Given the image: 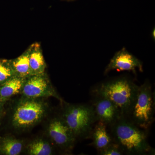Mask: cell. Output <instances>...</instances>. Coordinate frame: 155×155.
<instances>
[{
    "mask_svg": "<svg viewBox=\"0 0 155 155\" xmlns=\"http://www.w3.org/2000/svg\"><path fill=\"white\" fill-rule=\"evenodd\" d=\"M1 116H2V115H0V121H1Z\"/></svg>",
    "mask_w": 155,
    "mask_h": 155,
    "instance_id": "d6986e66",
    "label": "cell"
},
{
    "mask_svg": "<svg viewBox=\"0 0 155 155\" xmlns=\"http://www.w3.org/2000/svg\"><path fill=\"white\" fill-rule=\"evenodd\" d=\"M47 110L45 103L38 99L24 98L14 110L12 124L18 128H28L38 123Z\"/></svg>",
    "mask_w": 155,
    "mask_h": 155,
    "instance_id": "5b68a950",
    "label": "cell"
},
{
    "mask_svg": "<svg viewBox=\"0 0 155 155\" xmlns=\"http://www.w3.org/2000/svg\"><path fill=\"white\" fill-rule=\"evenodd\" d=\"M22 140L11 137L0 139V154L5 155L20 154L23 149Z\"/></svg>",
    "mask_w": 155,
    "mask_h": 155,
    "instance_id": "5bb4252c",
    "label": "cell"
},
{
    "mask_svg": "<svg viewBox=\"0 0 155 155\" xmlns=\"http://www.w3.org/2000/svg\"><path fill=\"white\" fill-rule=\"evenodd\" d=\"M28 154L31 155H51L53 154L51 146L43 139L34 140L27 146Z\"/></svg>",
    "mask_w": 155,
    "mask_h": 155,
    "instance_id": "9a60e30c",
    "label": "cell"
},
{
    "mask_svg": "<svg viewBox=\"0 0 155 155\" xmlns=\"http://www.w3.org/2000/svg\"><path fill=\"white\" fill-rule=\"evenodd\" d=\"M137 69L140 72L143 71L141 61L129 53L125 48H123L117 52L111 59L105 69L104 74L107 75L114 70L135 72Z\"/></svg>",
    "mask_w": 155,
    "mask_h": 155,
    "instance_id": "9c48e42d",
    "label": "cell"
},
{
    "mask_svg": "<svg viewBox=\"0 0 155 155\" xmlns=\"http://www.w3.org/2000/svg\"><path fill=\"white\" fill-rule=\"evenodd\" d=\"M48 133L53 142L64 150H70L77 139L61 117L53 119L48 127Z\"/></svg>",
    "mask_w": 155,
    "mask_h": 155,
    "instance_id": "52a82bcc",
    "label": "cell"
},
{
    "mask_svg": "<svg viewBox=\"0 0 155 155\" xmlns=\"http://www.w3.org/2000/svg\"><path fill=\"white\" fill-rule=\"evenodd\" d=\"M69 1H71V0H69Z\"/></svg>",
    "mask_w": 155,
    "mask_h": 155,
    "instance_id": "ffe728a7",
    "label": "cell"
},
{
    "mask_svg": "<svg viewBox=\"0 0 155 155\" xmlns=\"http://www.w3.org/2000/svg\"><path fill=\"white\" fill-rule=\"evenodd\" d=\"M108 128L113 141L124 154H154L155 150L148 141V130L138 127L126 116H122Z\"/></svg>",
    "mask_w": 155,
    "mask_h": 155,
    "instance_id": "6da1fadb",
    "label": "cell"
},
{
    "mask_svg": "<svg viewBox=\"0 0 155 155\" xmlns=\"http://www.w3.org/2000/svg\"><path fill=\"white\" fill-rule=\"evenodd\" d=\"M29 48L22 55L13 60H10L11 66L16 76L26 78L31 76L29 62Z\"/></svg>",
    "mask_w": 155,
    "mask_h": 155,
    "instance_id": "4fadbf2b",
    "label": "cell"
},
{
    "mask_svg": "<svg viewBox=\"0 0 155 155\" xmlns=\"http://www.w3.org/2000/svg\"><path fill=\"white\" fill-rule=\"evenodd\" d=\"M16 76L10 61L0 60V84Z\"/></svg>",
    "mask_w": 155,
    "mask_h": 155,
    "instance_id": "2e32d148",
    "label": "cell"
},
{
    "mask_svg": "<svg viewBox=\"0 0 155 155\" xmlns=\"http://www.w3.org/2000/svg\"><path fill=\"white\" fill-rule=\"evenodd\" d=\"M139 86L128 77L122 76L103 81L91 88L92 95L105 97L120 108L126 116L133 106Z\"/></svg>",
    "mask_w": 155,
    "mask_h": 155,
    "instance_id": "7a4b0ae2",
    "label": "cell"
},
{
    "mask_svg": "<svg viewBox=\"0 0 155 155\" xmlns=\"http://www.w3.org/2000/svg\"><path fill=\"white\" fill-rule=\"evenodd\" d=\"M29 62L32 75L45 74L46 64L40 45L38 43L33 44L29 47Z\"/></svg>",
    "mask_w": 155,
    "mask_h": 155,
    "instance_id": "8fae6325",
    "label": "cell"
},
{
    "mask_svg": "<svg viewBox=\"0 0 155 155\" xmlns=\"http://www.w3.org/2000/svg\"><path fill=\"white\" fill-rule=\"evenodd\" d=\"M101 155H124L122 150L116 143L113 142L105 148L98 152Z\"/></svg>",
    "mask_w": 155,
    "mask_h": 155,
    "instance_id": "e0dca14e",
    "label": "cell"
},
{
    "mask_svg": "<svg viewBox=\"0 0 155 155\" xmlns=\"http://www.w3.org/2000/svg\"><path fill=\"white\" fill-rule=\"evenodd\" d=\"M21 93L24 98L38 99L54 97L62 101L50 83L45 74L33 75L25 79Z\"/></svg>",
    "mask_w": 155,
    "mask_h": 155,
    "instance_id": "8992f818",
    "label": "cell"
},
{
    "mask_svg": "<svg viewBox=\"0 0 155 155\" xmlns=\"http://www.w3.org/2000/svg\"><path fill=\"white\" fill-rule=\"evenodd\" d=\"M92 96L91 103L94 108L98 121L110 127L123 116L120 108L111 100L101 96Z\"/></svg>",
    "mask_w": 155,
    "mask_h": 155,
    "instance_id": "ba28073f",
    "label": "cell"
},
{
    "mask_svg": "<svg viewBox=\"0 0 155 155\" xmlns=\"http://www.w3.org/2000/svg\"><path fill=\"white\" fill-rule=\"evenodd\" d=\"M25 78L14 76L0 84V99L3 104L22 91Z\"/></svg>",
    "mask_w": 155,
    "mask_h": 155,
    "instance_id": "7c38bea8",
    "label": "cell"
},
{
    "mask_svg": "<svg viewBox=\"0 0 155 155\" xmlns=\"http://www.w3.org/2000/svg\"><path fill=\"white\" fill-rule=\"evenodd\" d=\"M61 115L76 139L91 138L93 129L98 122L91 103L67 104Z\"/></svg>",
    "mask_w": 155,
    "mask_h": 155,
    "instance_id": "3957f363",
    "label": "cell"
},
{
    "mask_svg": "<svg viewBox=\"0 0 155 155\" xmlns=\"http://www.w3.org/2000/svg\"><path fill=\"white\" fill-rule=\"evenodd\" d=\"M91 139L93 140L91 145L94 147L98 152L114 142L107 126L100 121L97 122L94 127Z\"/></svg>",
    "mask_w": 155,
    "mask_h": 155,
    "instance_id": "30bf717a",
    "label": "cell"
},
{
    "mask_svg": "<svg viewBox=\"0 0 155 155\" xmlns=\"http://www.w3.org/2000/svg\"><path fill=\"white\" fill-rule=\"evenodd\" d=\"M4 105V104L2 103L1 99H0V115H2V113Z\"/></svg>",
    "mask_w": 155,
    "mask_h": 155,
    "instance_id": "ac0fdd59",
    "label": "cell"
},
{
    "mask_svg": "<svg viewBox=\"0 0 155 155\" xmlns=\"http://www.w3.org/2000/svg\"><path fill=\"white\" fill-rule=\"evenodd\" d=\"M155 98L151 84L146 81L139 86L135 102L125 116L138 127L148 130L154 120Z\"/></svg>",
    "mask_w": 155,
    "mask_h": 155,
    "instance_id": "277c9868",
    "label": "cell"
}]
</instances>
